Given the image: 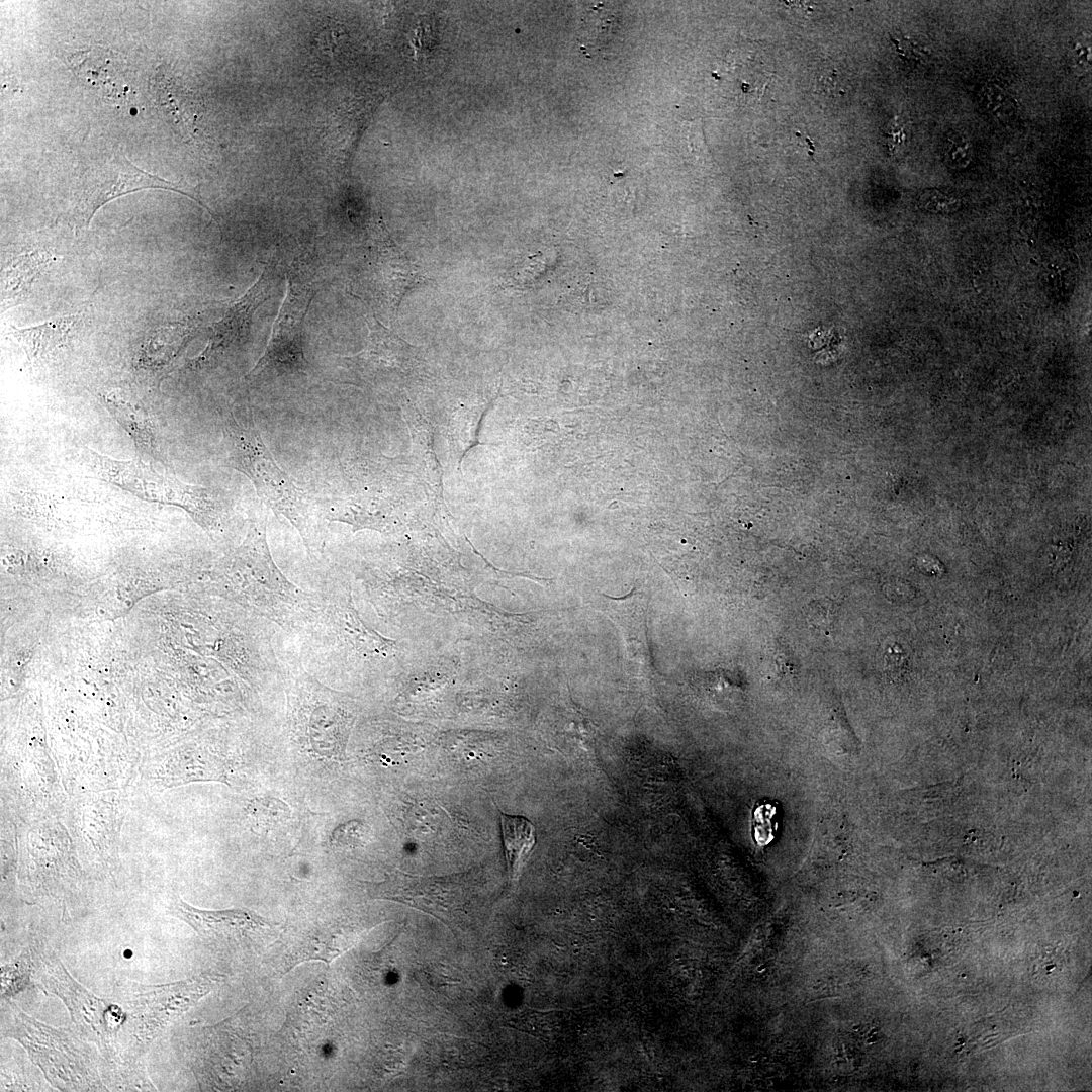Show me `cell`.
I'll use <instances>...</instances> for the list:
<instances>
[{
  "instance_id": "6da1fadb",
  "label": "cell",
  "mask_w": 1092,
  "mask_h": 1092,
  "mask_svg": "<svg viewBox=\"0 0 1092 1092\" xmlns=\"http://www.w3.org/2000/svg\"><path fill=\"white\" fill-rule=\"evenodd\" d=\"M221 982L218 975H198L157 985L128 982L121 995L126 1021L119 1034L117 1058L111 1067L101 1071L108 1090L156 1091L144 1064L152 1043Z\"/></svg>"
},
{
  "instance_id": "7a4b0ae2",
  "label": "cell",
  "mask_w": 1092,
  "mask_h": 1092,
  "mask_svg": "<svg viewBox=\"0 0 1092 1092\" xmlns=\"http://www.w3.org/2000/svg\"><path fill=\"white\" fill-rule=\"evenodd\" d=\"M222 431L229 466L245 474L262 500L291 523L309 555L322 553L325 544L322 511L278 466L262 439L250 408L240 417L231 411L223 418Z\"/></svg>"
},
{
  "instance_id": "3957f363",
  "label": "cell",
  "mask_w": 1092,
  "mask_h": 1092,
  "mask_svg": "<svg viewBox=\"0 0 1092 1092\" xmlns=\"http://www.w3.org/2000/svg\"><path fill=\"white\" fill-rule=\"evenodd\" d=\"M2 1035L19 1042L49 1084L59 1091H108L98 1049L73 1028H57L2 1001Z\"/></svg>"
},
{
  "instance_id": "277c9868",
  "label": "cell",
  "mask_w": 1092,
  "mask_h": 1092,
  "mask_svg": "<svg viewBox=\"0 0 1092 1092\" xmlns=\"http://www.w3.org/2000/svg\"><path fill=\"white\" fill-rule=\"evenodd\" d=\"M228 564L235 598L249 612L283 627L313 612L311 596L292 583L274 562L267 543L266 520L250 525Z\"/></svg>"
},
{
  "instance_id": "5b68a950",
  "label": "cell",
  "mask_w": 1092,
  "mask_h": 1092,
  "mask_svg": "<svg viewBox=\"0 0 1092 1092\" xmlns=\"http://www.w3.org/2000/svg\"><path fill=\"white\" fill-rule=\"evenodd\" d=\"M33 980L68 1009L73 1029L94 1044L102 1058L101 1070L117 1058L120 1031L126 1021L122 1005L100 998L77 982L50 947L35 943Z\"/></svg>"
},
{
  "instance_id": "8992f818",
  "label": "cell",
  "mask_w": 1092,
  "mask_h": 1092,
  "mask_svg": "<svg viewBox=\"0 0 1092 1092\" xmlns=\"http://www.w3.org/2000/svg\"><path fill=\"white\" fill-rule=\"evenodd\" d=\"M80 454L85 466L101 480L143 500L178 507L205 529L217 527L221 509L210 489L162 474L138 459L116 460L86 447Z\"/></svg>"
},
{
  "instance_id": "52a82bcc",
  "label": "cell",
  "mask_w": 1092,
  "mask_h": 1092,
  "mask_svg": "<svg viewBox=\"0 0 1092 1092\" xmlns=\"http://www.w3.org/2000/svg\"><path fill=\"white\" fill-rule=\"evenodd\" d=\"M143 189H164L185 195L214 217L203 202L198 187L168 181L139 169L122 155L112 154L91 161L78 178L74 204L77 225L87 228L95 212L105 203Z\"/></svg>"
},
{
  "instance_id": "ba28073f",
  "label": "cell",
  "mask_w": 1092,
  "mask_h": 1092,
  "mask_svg": "<svg viewBox=\"0 0 1092 1092\" xmlns=\"http://www.w3.org/2000/svg\"><path fill=\"white\" fill-rule=\"evenodd\" d=\"M316 293L311 274L301 264L293 263L287 272V288L279 313L273 324L266 349L247 374H304L308 362L304 354V323Z\"/></svg>"
},
{
  "instance_id": "9c48e42d",
  "label": "cell",
  "mask_w": 1092,
  "mask_h": 1092,
  "mask_svg": "<svg viewBox=\"0 0 1092 1092\" xmlns=\"http://www.w3.org/2000/svg\"><path fill=\"white\" fill-rule=\"evenodd\" d=\"M368 336L364 349L344 357L347 368L361 379L378 382L402 377L418 366L416 349L384 327L373 314L366 315Z\"/></svg>"
},
{
  "instance_id": "30bf717a",
  "label": "cell",
  "mask_w": 1092,
  "mask_h": 1092,
  "mask_svg": "<svg viewBox=\"0 0 1092 1092\" xmlns=\"http://www.w3.org/2000/svg\"><path fill=\"white\" fill-rule=\"evenodd\" d=\"M369 279L377 295L391 312H396L403 296L426 277L418 265L382 230L369 248Z\"/></svg>"
},
{
  "instance_id": "8fae6325",
  "label": "cell",
  "mask_w": 1092,
  "mask_h": 1092,
  "mask_svg": "<svg viewBox=\"0 0 1092 1092\" xmlns=\"http://www.w3.org/2000/svg\"><path fill=\"white\" fill-rule=\"evenodd\" d=\"M170 911L213 947L229 946L270 927L262 916L248 909L203 910L178 897L172 901Z\"/></svg>"
},
{
  "instance_id": "7c38bea8",
  "label": "cell",
  "mask_w": 1092,
  "mask_h": 1092,
  "mask_svg": "<svg viewBox=\"0 0 1092 1092\" xmlns=\"http://www.w3.org/2000/svg\"><path fill=\"white\" fill-rule=\"evenodd\" d=\"M271 283V267L268 266L257 281L228 307L222 317L212 325L206 349L194 360L196 366L215 360L247 340L252 316L268 299Z\"/></svg>"
},
{
  "instance_id": "4fadbf2b",
  "label": "cell",
  "mask_w": 1092,
  "mask_h": 1092,
  "mask_svg": "<svg viewBox=\"0 0 1092 1092\" xmlns=\"http://www.w3.org/2000/svg\"><path fill=\"white\" fill-rule=\"evenodd\" d=\"M71 67L87 84L108 98H116L127 91L125 64L114 52L94 47L77 51L70 57Z\"/></svg>"
},
{
  "instance_id": "5bb4252c",
  "label": "cell",
  "mask_w": 1092,
  "mask_h": 1092,
  "mask_svg": "<svg viewBox=\"0 0 1092 1092\" xmlns=\"http://www.w3.org/2000/svg\"><path fill=\"white\" fill-rule=\"evenodd\" d=\"M101 401L130 436L136 450L154 460L162 461L156 445L154 427L142 408L125 398L118 390L103 393Z\"/></svg>"
},
{
  "instance_id": "9a60e30c",
  "label": "cell",
  "mask_w": 1092,
  "mask_h": 1092,
  "mask_svg": "<svg viewBox=\"0 0 1092 1092\" xmlns=\"http://www.w3.org/2000/svg\"><path fill=\"white\" fill-rule=\"evenodd\" d=\"M80 323V316L70 315L29 328H11V334L30 359L47 356L64 344Z\"/></svg>"
},
{
  "instance_id": "2e32d148",
  "label": "cell",
  "mask_w": 1092,
  "mask_h": 1092,
  "mask_svg": "<svg viewBox=\"0 0 1092 1092\" xmlns=\"http://www.w3.org/2000/svg\"><path fill=\"white\" fill-rule=\"evenodd\" d=\"M46 252L27 253L11 261L3 270L2 311L17 305L29 292L41 270L48 265Z\"/></svg>"
},
{
  "instance_id": "e0dca14e",
  "label": "cell",
  "mask_w": 1092,
  "mask_h": 1092,
  "mask_svg": "<svg viewBox=\"0 0 1092 1092\" xmlns=\"http://www.w3.org/2000/svg\"><path fill=\"white\" fill-rule=\"evenodd\" d=\"M500 830L508 867L516 873L535 845V827L523 816L500 813Z\"/></svg>"
},
{
  "instance_id": "ac0fdd59",
  "label": "cell",
  "mask_w": 1092,
  "mask_h": 1092,
  "mask_svg": "<svg viewBox=\"0 0 1092 1092\" xmlns=\"http://www.w3.org/2000/svg\"><path fill=\"white\" fill-rule=\"evenodd\" d=\"M35 967V946L27 945L18 956L1 966V999L12 997L28 988Z\"/></svg>"
},
{
  "instance_id": "d6986e66",
  "label": "cell",
  "mask_w": 1092,
  "mask_h": 1092,
  "mask_svg": "<svg viewBox=\"0 0 1092 1092\" xmlns=\"http://www.w3.org/2000/svg\"><path fill=\"white\" fill-rule=\"evenodd\" d=\"M615 26V16L608 9L601 7L590 9L583 19L581 44L587 48L589 53L600 52L613 38Z\"/></svg>"
},
{
  "instance_id": "ffe728a7",
  "label": "cell",
  "mask_w": 1092,
  "mask_h": 1092,
  "mask_svg": "<svg viewBox=\"0 0 1092 1092\" xmlns=\"http://www.w3.org/2000/svg\"><path fill=\"white\" fill-rule=\"evenodd\" d=\"M981 95L985 110L998 121L1008 122L1016 115V102L1001 85L988 83L983 87Z\"/></svg>"
},
{
  "instance_id": "44dd1931",
  "label": "cell",
  "mask_w": 1092,
  "mask_h": 1092,
  "mask_svg": "<svg viewBox=\"0 0 1092 1092\" xmlns=\"http://www.w3.org/2000/svg\"><path fill=\"white\" fill-rule=\"evenodd\" d=\"M943 155L945 163L951 169H967L974 158L973 144L965 133L953 132L945 140Z\"/></svg>"
},
{
  "instance_id": "7402d4cb",
  "label": "cell",
  "mask_w": 1092,
  "mask_h": 1092,
  "mask_svg": "<svg viewBox=\"0 0 1092 1092\" xmlns=\"http://www.w3.org/2000/svg\"><path fill=\"white\" fill-rule=\"evenodd\" d=\"M778 811L772 803H762L753 810V836L758 845H767L778 829Z\"/></svg>"
},
{
  "instance_id": "603a6c76",
  "label": "cell",
  "mask_w": 1092,
  "mask_h": 1092,
  "mask_svg": "<svg viewBox=\"0 0 1092 1092\" xmlns=\"http://www.w3.org/2000/svg\"><path fill=\"white\" fill-rule=\"evenodd\" d=\"M917 201L921 209L934 214L953 213L962 206L959 197L935 188L923 190Z\"/></svg>"
},
{
  "instance_id": "cb8c5ba5",
  "label": "cell",
  "mask_w": 1092,
  "mask_h": 1092,
  "mask_svg": "<svg viewBox=\"0 0 1092 1092\" xmlns=\"http://www.w3.org/2000/svg\"><path fill=\"white\" fill-rule=\"evenodd\" d=\"M1070 61L1072 68L1079 74L1086 73L1091 68V42L1087 37L1076 39L1070 49Z\"/></svg>"
},
{
  "instance_id": "d4e9b609",
  "label": "cell",
  "mask_w": 1092,
  "mask_h": 1092,
  "mask_svg": "<svg viewBox=\"0 0 1092 1092\" xmlns=\"http://www.w3.org/2000/svg\"><path fill=\"white\" fill-rule=\"evenodd\" d=\"M834 609L826 600L814 601L808 607V621L817 629H828L833 621Z\"/></svg>"
},
{
  "instance_id": "484cf974",
  "label": "cell",
  "mask_w": 1092,
  "mask_h": 1092,
  "mask_svg": "<svg viewBox=\"0 0 1092 1092\" xmlns=\"http://www.w3.org/2000/svg\"><path fill=\"white\" fill-rule=\"evenodd\" d=\"M892 40L896 46L897 52L907 59L922 62L926 61L930 55L927 48L913 39L900 37L892 38Z\"/></svg>"
},
{
  "instance_id": "4316f807",
  "label": "cell",
  "mask_w": 1092,
  "mask_h": 1092,
  "mask_svg": "<svg viewBox=\"0 0 1092 1092\" xmlns=\"http://www.w3.org/2000/svg\"><path fill=\"white\" fill-rule=\"evenodd\" d=\"M889 138H890L889 139L890 150L895 151L896 148L898 146H900L904 141L905 132H904L903 127L902 126L899 127L898 124H893V126H892V128L890 130Z\"/></svg>"
}]
</instances>
